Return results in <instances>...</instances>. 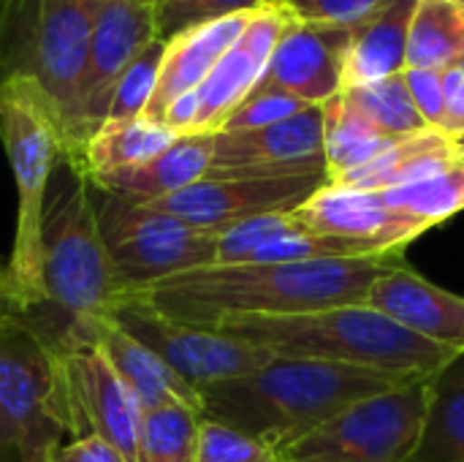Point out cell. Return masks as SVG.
I'll return each instance as SVG.
<instances>
[{"instance_id": "6da1fadb", "label": "cell", "mask_w": 464, "mask_h": 462, "mask_svg": "<svg viewBox=\"0 0 464 462\" xmlns=\"http://www.w3.org/2000/svg\"><path fill=\"white\" fill-rule=\"evenodd\" d=\"M397 256L402 253L294 264H209L128 297L141 300L166 319L193 327H215L239 316L364 305L370 286Z\"/></svg>"}, {"instance_id": "7a4b0ae2", "label": "cell", "mask_w": 464, "mask_h": 462, "mask_svg": "<svg viewBox=\"0 0 464 462\" xmlns=\"http://www.w3.org/2000/svg\"><path fill=\"white\" fill-rule=\"evenodd\" d=\"M41 248V305L22 319L52 351L87 346V327L111 316L128 291L103 248L92 185L68 158L49 180Z\"/></svg>"}, {"instance_id": "3957f363", "label": "cell", "mask_w": 464, "mask_h": 462, "mask_svg": "<svg viewBox=\"0 0 464 462\" xmlns=\"http://www.w3.org/2000/svg\"><path fill=\"white\" fill-rule=\"evenodd\" d=\"M400 384L375 370L275 357L256 373L198 389L201 417L237 428L275 452L313 433L348 406Z\"/></svg>"}, {"instance_id": "277c9868", "label": "cell", "mask_w": 464, "mask_h": 462, "mask_svg": "<svg viewBox=\"0 0 464 462\" xmlns=\"http://www.w3.org/2000/svg\"><path fill=\"white\" fill-rule=\"evenodd\" d=\"M209 329L285 359L364 368L397 381H421L459 351L430 343L370 305H337L283 316H239Z\"/></svg>"}, {"instance_id": "5b68a950", "label": "cell", "mask_w": 464, "mask_h": 462, "mask_svg": "<svg viewBox=\"0 0 464 462\" xmlns=\"http://www.w3.org/2000/svg\"><path fill=\"white\" fill-rule=\"evenodd\" d=\"M0 142L16 185V229L0 270L5 310L30 313L41 305V231L49 180L68 155L63 120L52 98L33 79L0 84Z\"/></svg>"}, {"instance_id": "8992f818", "label": "cell", "mask_w": 464, "mask_h": 462, "mask_svg": "<svg viewBox=\"0 0 464 462\" xmlns=\"http://www.w3.org/2000/svg\"><path fill=\"white\" fill-rule=\"evenodd\" d=\"M98 0H0V84L33 79L54 103L68 161L84 147L79 90Z\"/></svg>"}, {"instance_id": "52a82bcc", "label": "cell", "mask_w": 464, "mask_h": 462, "mask_svg": "<svg viewBox=\"0 0 464 462\" xmlns=\"http://www.w3.org/2000/svg\"><path fill=\"white\" fill-rule=\"evenodd\" d=\"M68 433L52 346L16 313H0V462H52Z\"/></svg>"}, {"instance_id": "ba28073f", "label": "cell", "mask_w": 464, "mask_h": 462, "mask_svg": "<svg viewBox=\"0 0 464 462\" xmlns=\"http://www.w3.org/2000/svg\"><path fill=\"white\" fill-rule=\"evenodd\" d=\"M92 202L103 248L128 294L215 264L220 231L193 229L147 204L103 193L95 185Z\"/></svg>"}, {"instance_id": "9c48e42d", "label": "cell", "mask_w": 464, "mask_h": 462, "mask_svg": "<svg viewBox=\"0 0 464 462\" xmlns=\"http://www.w3.org/2000/svg\"><path fill=\"white\" fill-rule=\"evenodd\" d=\"M427 411V378L359 400L277 449V462H411Z\"/></svg>"}, {"instance_id": "30bf717a", "label": "cell", "mask_w": 464, "mask_h": 462, "mask_svg": "<svg viewBox=\"0 0 464 462\" xmlns=\"http://www.w3.org/2000/svg\"><path fill=\"white\" fill-rule=\"evenodd\" d=\"M111 319L196 389L242 378L275 359V354L218 329L166 319L136 297H125Z\"/></svg>"}, {"instance_id": "8fae6325", "label": "cell", "mask_w": 464, "mask_h": 462, "mask_svg": "<svg viewBox=\"0 0 464 462\" xmlns=\"http://www.w3.org/2000/svg\"><path fill=\"white\" fill-rule=\"evenodd\" d=\"M57 354L63 403L68 411V436H98L128 462H136L141 403L114 373L95 346H76Z\"/></svg>"}, {"instance_id": "7c38bea8", "label": "cell", "mask_w": 464, "mask_h": 462, "mask_svg": "<svg viewBox=\"0 0 464 462\" xmlns=\"http://www.w3.org/2000/svg\"><path fill=\"white\" fill-rule=\"evenodd\" d=\"M326 182V172L288 177H204L166 199L147 202V207L193 229L226 231L258 215L294 212Z\"/></svg>"}, {"instance_id": "4fadbf2b", "label": "cell", "mask_w": 464, "mask_h": 462, "mask_svg": "<svg viewBox=\"0 0 464 462\" xmlns=\"http://www.w3.org/2000/svg\"><path fill=\"white\" fill-rule=\"evenodd\" d=\"M326 172L324 106L250 131L212 133V166L207 177H288Z\"/></svg>"}, {"instance_id": "5bb4252c", "label": "cell", "mask_w": 464, "mask_h": 462, "mask_svg": "<svg viewBox=\"0 0 464 462\" xmlns=\"http://www.w3.org/2000/svg\"><path fill=\"white\" fill-rule=\"evenodd\" d=\"M152 0H98L79 90V123L84 142L106 123L111 93L141 49L155 41Z\"/></svg>"}, {"instance_id": "9a60e30c", "label": "cell", "mask_w": 464, "mask_h": 462, "mask_svg": "<svg viewBox=\"0 0 464 462\" xmlns=\"http://www.w3.org/2000/svg\"><path fill=\"white\" fill-rule=\"evenodd\" d=\"M294 22L296 16L280 3H264L250 14L237 44L196 90L198 117L193 133H218L223 128L228 114L258 87L275 46Z\"/></svg>"}, {"instance_id": "2e32d148", "label": "cell", "mask_w": 464, "mask_h": 462, "mask_svg": "<svg viewBox=\"0 0 464 462\" xmlns=\"http://www.w3.org/2000/svg\"><path fill=\"white\" fill-rule=\"evenodd\" d=\"M351 27L296 19L275 46L258 84L277 87L307 106H324L345 87Z\"/></svg>"}, {"instance_id": "e0dca14e", "label": "cell", "mask_w": 464, "mask_h": 462, "mask_svg": "<svg viewBox=\"0 0 464 462\" xmlns=\"http://www.w3.org/2000/svg\"><path fill=\"white\" fill-rule=\"evenodd\" d=\"M294 212L310 229L362 242L375 253H402L427 231L421 221L394 210L381 191H359L337 182H326Z\"/></svg>"}, {"instance_id": "ac0fdd59", "label": "cell", "mask_w": 464, "mask_h": 462, "mask_svg": "<svg viewBox=\"0 0 464 462\" xmlns=\"http://www.w3.org/2000/svg\"><path fill=\"white\" fill-rule=\"evenodd\" d=\"M362 256L381 253L353 240L321 234L302 223L296 212H269L220 231L215 264H294Z\"/></svg>"}, {"instance_id": "d6986e66", "label": "cell", "mask_w": 464, "mask_h": 462, "mask_svg": "<svg viewBox=\"0 0 464 462\" xmlns=\"http://www.w3.org/2000/svg\"><path fill=\"white\" fill-rule=\"evenodd\" d=\"M364 305L430 343L464 351V297L421 278L405 264V256L386 264Z\"/></svg>"}, {"instance_id": "ffe728a7", "label": "cell", "mask_w": 464, "mask_h": 462, "mask_svg": "<svg viewBox=\"0 0 464 462\" xmlns=\"http://www.w3.org/2000/svg\"><path fill=\"white\" fill-rule=\"evenodd\" d=\"M87 346H95L114 373L139 398L141 408L155 406H185L201 414V395L182 376H177L155 351L128 335L111 316L95 319L84 335Z\"/></svg>"}, {"instance_id": "44dd1931", "label": "cell", "mask_w": 464, "mask_h": 462, "mask_svg": "<svg viewBox=\"0 0 464 462\" xmlns=\"http://www.w3.org/2000/svg\"><path fill=\"white\" fill-rule=\"evenodd\" d=\"M250 14L253 11L234 14V16H226L218 22H207V25L190 27V30L169 38L166 52H163V63H160L158 87H155V95H152L144 117L160 123L166 109L179 95L198 90L201 82L220 63V57L237 44Z\"/></svg>"}, {"instance_id": "7402d4cb", "label": "cell", "mask_w": 464, "mask_h": 462, "mask_svg": "<svg viewBox=\"0 0 464 462\" xmlns=\"http://www.w3.org/2000/svg\"><path fill=\"white\" fill-rule=\"evenodd\" d=\"M209 166H212V133H188V136H179L158 158L133 169L95 177L90 182L103 193H111L136 204H147V202L166 199L204 180Z\"/></svg>"}, {"instance_id": "603a6c76", "label": "cell", "mask_w": 464, "mask_h": 462, "mask_svg": "<svg viewBox=\"0 0 464 462\" xmlns=\"http://www.w3.org/2000/svg\"><path fill=\"white\" fill-rule=\"evenodd\" d=\"M416 3L394 0L375 19L353 27L345 54V87L381 82L408 68V35Z\"/></svg>"}, {"instance_id": "cb8c5ba5", "label": "cell", "mask_w": 464, "mask_h": 462, "mask_svg": "<svg viewBox=\"0 0 464 462\" xmlns=\"http://www.w3.org/2000/svg\"><path fill=\"white\" fill-rule=\"evenodd\" d=\"M179 133L169 125L136 117V120H106L101 123L90 139L84 142L82 152L71 161L87 180L141 166L160 152H166Z\"/></svg>"}, {"instance_id": "d4e9b609", "label": "cell", "mask_w": 464, "mask_h": 462, "mask_svg": "<svg viewBox=\"0 0 464 462\" xmlns=\"http://www.w3.org/2000/svg\"><path fill=\"white\" fill-rule=\"evenodd\" d=\"M457 161L451 136L443 131H424L416 136L397 139L389 150H383L375 161L362 169L334 180L337 185L359 188V191H392L402 185L421 182Z\"/></svg>"}, {"instance_id": "484cf974", "label": "cell", "mask_w": 464, "mask_h": 462, "mask_svg": "<svg viewBox=\"0 0 464 462\" xmlns=\"http://www.w3.org/2000/svg\"><path fill=\"white\" fill-rule=\"evenodd\" d=\"M411 462H464V351L427 378V411Z\"/></svg>"}, {"instance_id": "4316f807", "label": "cell", "mask_w": 464, "mask_h": 462, "mask_svg": "<svg viewBox=\"0 0 464 462\" xmlns=\"http://www.w3.org/2000/svg\"><path fill=\"white\" fill-rule=\"evenodd\" d=\"M397 139L381 133L367 117H362L343 93L324 103V161L329 182L375 161Z\"/></svg>"}, {"instance_id": "83f0119b", "label": "cell", "mask_w": 464, "mask_h": 462, "mask_svg": "<svg viewBox=\"0 0 464 462\" xmlns=\"http://www.w3.org/2000/svg\"><path fill=\"white\" fill-rule=\"evenodd\" d=\"M464 60V5L419 0L408 35V68L449 71Z\"/></svg>"}, {"instance_id": "f1b7e54d", "label": "cell", "mask_w": 464, "mask_h": 462, "mask_svg": "<svg viewBox=\"0 0 464 462\" xmlns=\"http://www.w3.org/2000/svg\"><path fill=\"white\" fill-rule=\"evenodd\" d=\"M343 95L362 117H367L381 133L392 139H405L430 131V125L424 123L421 112L411 98V90L405 84V71L381 82L345 87Z\"/></svg>"}, {"instance_id": "f546056e", "label": "cell", "mask_w": 464, "mask_h": 462, "mask_svg": "<svg viewBox=\"0 0 464 462\" xmlns=\"http://www.w3.org/2000/svg\"><path fill=\"white\" fill-rule=\"evenodd\" d=\"M201 414L185 406L144 408L136 462H196Z\"/></svg>"}, {"instance_id": "4dcf8cb0", "label": "cell", "mask_w": 464, "mask_h": 462, "mask_svg": "<svg viewBox=\"0 0 464 462\" xmlns=\"http://www.w3.org/2000/svg\"><path fill=\"white\" fill-rule=\"evenodd\" d=\"M386 196V202L400 210L408 212L411 218L421 221L427 229L451 221L457 212L464 210V161H454L449 169L413 182V185H402V188H392V191H381Z\"/></svg>"}, {"instance_id": "1f68e13d", "label": "cell", "mask_w": 464, "mask_h": 462, "mask_svg": "<svg viewBox=\"0 0 464 462\" xmlns=\"http://www.w3.org/2000/svg\"><path fill=\"white\" fill-rule=\"evenodd\" d=\"M163 52H166V41L155 38L150 41L141 54L128 65V71L120 76L114 93H111V103H109V114L106 120H136L144 117L155 87H158V76H160V63H163Z\"/></svg>"}, {"instance_id": "d6a6232c", "label": "cell", "mask_w": 464, "mask_h": 462, "mask_svg": "<svg viewBox=\"0 0 464 462\" xmlns=\"http://www.w3.org/2000/svg\"><path fill=\"white\" fill-rule=\"evenodd\" d=\"M266 0H152L155 14V35L169 41L190 27L218 22L234 14L256 11Z\"/></svg>"}, {"instance_id": "836d02e7", "label": "cell", "mask_w": 464, "mask_h": 462, "mask_svg": "<svg viewBox=\"0 0 464 462\" xmlns=\"http://www.w3.org/2000/svg\"><path fill=\"white\" fill-rule=\"evenodd\" d=\"M196 462H277V455L264 441L201 417Z\"/></svg>"}, {"instance_id": "e575fe53", "label": "cell", "mask_w": 464, "mask_h": 462, "mask_svg": "<svg viewBox=\"0 0 464 462\" xmlns=\"http://www.w3.org/2000/svg\"><path fill=\"white\" fill-rule=\"evenodd\" d=\"M302 109H307L304 101H299L296 95L277 90V87H264L258 84L223 123L220 131H250V128H264V125H275L283 123L294 114H299Z\"/></svg>"}, {"instance_id": "d590c367", "label": "cell", "mask_w": 464, "mask_h": 462, "mask_svg": "<svg viewBox=\"0 0 464 462\" xmlns=\"http://www.w3.org/2000/svg\"><path fill=\"white\" fill-rule=\"evenodd\" d=\"M285 5L302 22H324L337 27H359L386 11L394 0H266Z\"/></svg>"}, {"instance_id": "8d00e7d4", "label": "cell", "mask_w": 464, "mask_h": 462, "mask_svg": "<svg viewBox=\"0 0 464 462\" xmlns=\"http://www.w3.org/2000/svg\"><path fill=\"white\" fill-rule=\"evenodd\" d=\"M405 84L416 109L432 131H443L446 120V79L435 68H405Z\"/></svg>"}, {"instance_id": "74e56055", "label": "cell", "mask_w": 464, "mask_h": 462, "mask_svg": "<svg viewBox=\"0 0 464 462\" xmlns=\"http://www.w3.org/2000/svg\"><path fill=\"white\" fill-rule=\"evenodd\" d=\"M52 462H128L109 441L98 436L73 438L71 444H63Z\"/></svg>"}, {"instance_id": "f35d334b", "label": "cell", "mask_w": 464, "mask_h": 462, "mask_svg": "<svg viewBox=\"0 0 464 462\" xmlns=\"http://www.w3.org/2000/svg\"><path fill=\"white\" fill-rule=\"evenodd\" d=\"M446 79V120L443 133L457 136L464 133V60L443 71Z\"/></svg>"}, {"instance_id": "ab89813d", "label": "cell", "mask_w": 464, "mask_h": 462, "mask_svg": "<svg viewBox=\"0 0 464 462\" xmlns=\"http://www.w3.org/2000/svg\"><path fill=\"white\" fill-rule=\"evenodd\" d=\"M451 144H454V152H457V158H459V161H464V133L451 136Z\"/></svg>"}, {"instance_id": "60d3db41", "label": "cell", "mask_w": 464, "mask_h": 462, "mask_svg": "<svg viewBox=\"0 0 464 462\" xmlns=\"http://www.w3.org/2000/svg\"><path fill=\"white\" fill-rule=\"evenodd\" d=\"M0 270H3V264H0ZM3 308H5V305H3V297H0V313H3Z\"/></svg>"}, {"instance_id": "b9f144b4", "label": "cell", "mask_w": 464, "mask_h": 462, "mask_svg": "<svg viewBox=\"0 0 464 462\" xmlns=\"http://www.w3.org/2000/svg\"><path fill=\"white\" fill-rule=\"evenodd\" d=\"M451 3H459V5H464V0H451Z\"/></svg>"}]
</instances>
